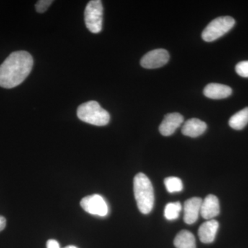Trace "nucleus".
I'll return each mask as SVG.
<instances>
[{
    "instance_id": "aec40b11",
    "label": "nucleus",
    "mask_w": 248,
    "mask_h": 248,
    "mask_svg": "<svg viewBox=\"0 0 248 248\" xmlns=\"http://www.w3.org/2000/svg\"><path fill=\"white\" fill-rule=\"evenodd\" d=\"M47 248H60V244L56 240L50 239L47 241Z\"/></svg>"
},
{
    "instance_id": "f3484780",
    "label": "nucleus",
    "mask_w": 248,
    "mask_h": 248,
    "mask_svg": "<svg viewBox=\"0 0 248 248\" xmlns=\"http://www.w3.org/2000/svg\"><path fill=\"white\" fill-rule=\"evenodd\" d=\"M165 186L166 190L170 193L181 192L184 188L182 181L179 178L176 177H170L165 179Z\"/></svg>"
},
{
    "instance_id": "a211bd4d",
    "label": "nucleus",
    "mask_w": 248,
    "mask_h": 248,
    "mask_svg": "<svg viewBox=\"0 0 248 248\" xmlns=\"http://www.w3.org/2000/svg\"><path fill=\"white\" fill-rule=\"evenodd\" d=\"M236 73L243 78H248V61L239 62L236 64Z\"/></svg>"
},
{
    "instance_id": "6ab92c4d",
    "label": "nucleus",
    "mask_w": 248,
    "mask_h": 248,
    "mask_svg": "<svg viewBox=\"0 0 248 248\" xmlns=\"http://www.w3.org/2000/svg\"><path fill=\"white\" fill-rule=\"evenodd\" d=\"M53 1L52 0H40L35 4V9L37 12L40 14H43L48 9L49 6L51 5Z\"/></svg>"
},
{
    "instance_id": "9d476101",
    "label": "nucleus",
    "mask_w": 248,
    "mask_h": 248,
    "mask_svg": "<svg viewBox=\"0 0 248 248\" xmlns=\"http://www.w3.org/2000/svg\"><path fill=\"white\" fill-rule=\"evenodd\" d=\"M220 213V205L216 196L209 195L204 199L201 206L200 214L205 219H213Z\"/></svg>"
},
{
    "instance_id": "423d86ee",
    "label": "nucleus",
    "mask_w": 248,
    "mask_h": 248,
    "mask_svg": "<svg viewBox=\"0 0 248 248\" xmlns=\"http://www.w3.org/2000/svg\"><path fill=\"white\" fill-rule=\"evenodd\" d=\"M81 208L86 213L99 217H106L108 213V207L102 196L93 195L87 196L80 202Z\"/></svg>"
},
{
    "instance_id": "6e6552de",
    "label": "nucleus",
    "mask_w": 248,
    "mask_h": 248,
    "mask_svg": "<svg viewBox=\"0 0 248 248\" xmlns=\"http://www.w3.org/2000/svg\"><path fill=\"white\" fill-rule=\"evenodd\" d=\"M184 117L180 113L173 112L165 116L164 120L159 125V132L163 136H170L182 125Z\"/></svg>"
},
{
    "instance_id": "4be33fe9",
    "label": "nucleus",
    "mask_w": 248,
    "mask_h": 248,
    "mask_svg": "<svg viewBox=\"0 0 248 248\" xmlns=\"http://www.w3.org/2000/svg\"><path fill=\"white\" fill-rule=\"evenodd\" d=\"M78 248L76 247V246H66V248Z\"/></svg>"
},
{
    "instance_id": "1a4fd4ad",
    "label": "nucleus",
    "mask_w": 248,
    "mask_h": 248,
    "mask_svg": "<svg viewBox=\"0 0 248 248\" xmlns=\"http://www.w3.org/2000/svg\"><path fill=\"white\" fill-rule=\"evenodd\" d=\"M203 200L199 197H192L186 200L184 203V222L187 224L195 223L199 218L201 212V206Z\"/></svg>"
},
{
    "instance_id": "7ed1b4c3",
    "label": "nucleus",
    "mask_w": 248,
    "mask_h": 248,
    "mask_svg": "<svg viewBox=\"0 0 248 248\" xmlns=\"http://www.w3.org/2000/svg\"><path fill=\"white\" fill-rule=\"evenodd\" d=\"M77 114L80 120L97 126L107 125L110 120L109 112L95 101H90L80 105Z\"/></svg>"
},
{
    "instance_id": "20e7f679",
    "label": "nucleus",
    "mask_w": 248,
    "mask_h": 248,
    "mask_svg": "<svg viewBox=\"0 0 248 248\" xmlns=\"http://www.w3.org/2000/svg\"><path fill=\"white\" fill-rule=\"evenodd\" d=\"M235 20L230 16L217 17L207 26L202 32V39L205 42H211L218 40L234 27Z\"/></svg>"
},
{
    "instance_id": "412c9836",
    "label": "nucleus",
    "mask_w": 248,
    "mask_h": 248,
    "mask_svg": "<svg viewBox=\"0 0 248 248\" xmlns=\"http://www.w3.org/2000/svg\"><path fill=\"white\" fill-rule=\"evenodd\" d=\"M6 220L4 217L0 216V232L2 231L6 227Z\"/></svg>"
},
{
    "instance_id": "f03ea898",
    "label": "nucleus",
    "mask_w": 248,
    "mask_h": 248,
    "mask_svg": "<svg viewBox=\"0 0 248 248\" xmlns=\"http://www.w3.org/2000/svg\"><path fill=\"white\" fill-rule=\"evenodd\" d=\"M134 194L137 205L142 214L151 213L155 203L153 184L143 173H138L134 178Z\"/></svg>"
},
{
    "instance_id": "0eeeda50",
    "label": "nucleus",
    "mask_w": 248,
    "mask_h": 248,
    "mask_svg": "<svg viewBox=\"0 0 248 248\" xmlns=\"http://www.w3.org/2000/svg\"><path fill=\"white\" fill-rule=\"evenodd\" d=\"M169 60L170 55L167 50L163 48L155 49L146 53L141 58L140 63L147 69H155L164 66Z\"/></svg>"
},
{
    "instance_id": "dca6fc26",
    "label": "nucleus",
    "mask_w": 248,
    "mask_h": 248,
    "mask_svg": "<svg viewBox=\"0 0 248 248\" xmlns=\"http://www.w3.org/2000/svg\"><path fill=\"white\" fill-rule=\"evenodd\" d=\"M182 206L180 202H173L168 203L165 207L164 217L169 221L177 219L179 218V214L182 211Z\"/></svg>"
},
{
    "instance_id": "f8f14e48",
    "label": "nucleus",
    "mask_w": 248,
    "mask_h": 248,
    "mask_svg": "<svg viewBox=\"0 0 248 248\" xmlns=\"http://www.w3.org/2000/svg\"><path fill=\"white\" fill-rule=\"evenodd\" d=\"M207 125L203 121L197 118L186 121L182 127V133L185 136L195 138L205 133Z\"/></svg>"
},
{
    "instance_id": "39448f33",
    "label": "nucleus",
    "mask_w": 248,
    "mask_h": 248,
    "mask_svg": "<svg viewBox=\"0 0 248 248\" xmlns=\"http://www.w3.org/2000/svg\"><path fill=\"white\" fill-rule=\"evenodd\" d=\"M104 8L100 0H92L85 9L84 17L86 27L93 33H99L102 30Z\"/></svg>"
},
{
    "instance_id": "2eb2a0df",
    "label": "nucleus",
    "mask_w": 248,
    "mask_h": 248,
    "mask_svg": "<svg viewBox=\"0 0 248 248\" xmlns=\"http://www.w3.org/2000/svg\"><path fill=\"white\" fill-rule=\"evenodd\" d=\"M248 124V107L236 112L232 116L229 120V125L234 130H242Z\"/></svg>"
},
{
    "instance_id": "ddd939ff",
    "label": "nucleus",
    "mask_w": 248,
    "mask_h": 248,
    "mask_svg": "<svg viewBox=\"0 0 248 248\" xmlns=\"http://www.w3.org/2000/svg\"><path fill=\"white\" fill-rule=\"evenodd\" d=\"M232 90L226 85L220 84H210L205 86L203 94L205 97L213 99H225L231 96Z\"/></svg>"
},
{
    "instance_id": "f257e3e1",
    "label": "nucleus",
    "mask_w": 248,
    "mask_h": 248,
    "mask_svg": "<svg viewBox=\"0 0 248 248\" xmlns=\"http://www.w3.org/2000/svg\"><path fill=\"white\" fill-rule=\"evenodd\" d=\"M33 59L27 51L14 52L0 66V86L13 89L22 84L30 74Z\"/></svg>"
},
{
    "instance_id": "9b49d317",
    "label": "nucleus",
    "mask_w": 248,
    "mask_h": 248,
    "mask_svg": "<svg viewBox=\"0 0 248 248\" xmlns=\"http://www.w3.org/2000/svg\"><path fill=\"white\" fill-rule=\"evenodd\" d=\"M218 222L215 219L208 220L199 228L198 234L200 241L203 244H211L215 241L217 231H218Z\"/></svg>"
},
{
    "instance_id": "4468645a",
    "label": "nucleus",
    "mask_w": 248,
    "mask_h": 248,
    "mask_svg": "<svg viewBox=\"0 0 248 248\" xmlns=\"http://www.w3.org/2000/svg\"><path fill=\"white\" fill-rule=\"evenodd\" d=\"M174 245L177 248H196L195 236L190 231L184 230L174 238Z\"/></svg>"
}]
</instances>
